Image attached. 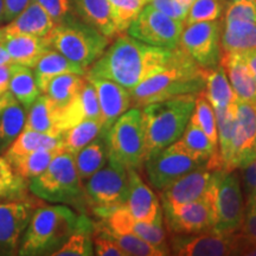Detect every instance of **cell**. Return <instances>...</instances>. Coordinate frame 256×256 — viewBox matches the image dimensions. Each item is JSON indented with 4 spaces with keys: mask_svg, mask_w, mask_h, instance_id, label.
Wrapping results in <instances>:
<instances>
[{
    "mask_svg": "<svg viewBox=\"0 0 256 256\" xmlns=\"http://www.w3.org/2000/svg\"><path fill=\"white\" fill-rule=\"evenodd\" d=\"M214 171L206 162L160 191L162 210H176L203 198L212 183Z\"/></svg>",
    "mask_w": 256,
    "mask_h": 256,
    "instance_id": "2e32d148",
    "label": "cell"
},
{
    "mask_svg": "<svg viewBox=\"0 0 256 256\" xmlns=\"http://www.w3.org/2000/svg\"><path fill=\"white\" fill-rule=\"evenodd\" d=\"M26 180L16 174L5 156H0V200L14 197L25 188Z\"/></svg>",
    "mask_w": 256,
    "mask_h": 256,
    "instance_id": "ee69618b",
    "label": "cell"
},
{
    "mask_svg": "<svg viewBox=\"0 0 256 256\" xmlns=\"http://www.w3.org/2000/svg\"><path fill=\"white\" fill-rule=\"evenodd\" d=\"M215 114L217 136H218V153L220 160H222L223 168L229 171L228 168L230 156H232L234 130H235L236 124V102L228 110H215Z\"/></svg>",
    "mask_w": 256,
    "mask_h": 256,
    "instance_id": "f35d334b",
    "label": "cell"
},
{
    "mask_svg": "<svg viewBox=\"0 0 256 256\" xmlns=\"http://www.w3.org/2000/svg\"><path fill=\"white\" fill-rule=\"evenodd\" d=\"M0 44L4 46L12 63L20 64L28 68H34L42 55L48 49H50L46 37L28 36V34L8 37L0 40Z\"/></svg>",
    "mask_w": 256,
    "mask_h": 256,
    "instance_id": "d4e9b609",
    "label": "cell"
},
{
    "mask_svg": "<svg viewBox=\"0 0 256 256\" xmlns=\"http://www.w3.org/2000/svg\"><path fill=\"white\" fill-rule=\"evenodd\" d=\"M196 96H178L140 108L146 139V158L180 139L194 113Z\"/></svg>",
    "mask_w": 256,
    "mask_h": 256,
    "instance_id": "3957f363",
    "label": "cell"
},
{
    "mask_svg": "<svg viewBox=\"0 0 256 256\" xmlns=\"http://www.w3.org/2000/svg\"><path fill=\"white\" fill-rule=\"evenodd\" d=\"M171 254L178 256H228L236 255V235L216 230L176 235L170 242Z\"/></svg>",
    "mask_w": 256,
    "mask_h": 256,
    "instance_id": "9a60e30c",
    "label": "cell"
},
{
    "mask_svg": "<svg viewBox=\"0 0 256 256\" xmlns=\"http://www.w3.org/2000/svg\"><path fill=\"white\" fill-rule=\"evenodd\" d=\"M83 215L66 206L38 208L19 246V255H51L78 228Z\"/></svg>",
    "mask_w": 256,
    "mask_h": 256,
    "instance_id": "277c9868",
    "label": "cell"
},
{
    "mask_svg": "<svg viewBox=\"0 0 256 256\" xmlns=\"http://www.w3.org/2000/svg\"><path fill=\"white\" fill-rule=\"evenodd\" d=\"M28 2H30V0H4L2 23H8L11 19H14Z\"/></svg>",
    "mask_w": 256,
    "mask_h": 256,
    "instance_id": "816d5d0a",
    "label": "cell"
},
{
    "mask_svg": "<svg viewBox=\"0 0 256 256\" xmlns=\"http://www.w3.org/2000/svg\"><path fill=\"white\" fill-rule=\"evenodd\" d=\"M223 52H243L256 48V23L224 20L220 32Z\"/></svg>",
    "mask_w": 256,
    "mask_h": 256,
    "instance_id": "83f0119b",
    "label": "cell"
},
{
    "mask_svg": "<svg viewBox=\"0 0 256 256\" xmlns=\"http://www.w3.org/2000/svg\"><path fill=\"white\" fill-rule=\"evenodd\" d=\"M94 230H98L106 236H108L115 244L121 249L124 256H162L165 252L159 248L150 244L138 236L132 234H120L113 232L108 228L104 222H100L95 226Z\"/></svg>",
    "mask_w": 256,
    "mask_h": 256,
    "instance_id": "e575fe53",
    "label": "cell"
},
{
    "mask_svg": "<svg viewBox=\"0 0 256 256\" xmlns=\"http://www.w3.org/2000/svg\"><path fill=\"white\" fill-rule=\"evenodd\" d=\"M5 63H12L11 58L6 52V50L4 49V46L0 44V64H5Z\"/></svg>",
    "mask_w": 256,
    "mask_h": 256,
    "instance_id": "11a10c76",
    "label": "cell"
},
{
    "mask_svg": "<svg viewBox=\"0 0 256 256\" xmlns=\"http://www.w3.org/2000/svg\"><path fill=\"white\" fill-rule=\"evenodd\" d=\"M36 2L49 14L55 24L76 16L72 11L70 0H36Z\"/></svg>",
    "mask_w": 256,
    "mask_h": 256,
    "instance_id": "bcb514c9",
    "label": "cell"
},
{
    "mask_svg": "<svg viewBox=\"0 0 256 256\" xmlns=\"http://www.w3.org/2000/svg\"><path fill=\"white\" fill-rule=\"evenodd\" d=\"M62 147V138L49 136L30 130H23L12 142V145L6 150L5 158L16 156H24L28 153L38 151V150H51Z\"/></svg>",
    "mask_w": 256,
    "mask_h": 256,
    "instance_id": "836d02e7",
    "label": "cell"
},
{
    "mask_svg": "<svg viewBox=\"0 0 256 256\" xmlns=\"http://www.w3.org/2000/svg\"><path fill=\"white\" fill-rule=\"evenodd\" d=\"M243 188L246 200H256V159L243 168Z\"/></svg>",
    "mask_w": 256,
    "mask_h": 256,
    "instance_id": "f907efd6",
    "label": "cell"
},
{
    "mask_svg": "<svg viewBox=\"0 0 256 256\" xmlns=\"http://www.w3.org/2000/svg\"><path fill=\"white\" fill-rule=\"evenodd\" d=\"M256 104L236 100V124L229 171L243 168L256 159Z\"/></svg>",
    "mask_w": 256,
    "mask_h": 256,
    "instance_id": "e0dca14e",
    "label": "cell"
},
{
    "mask_svg": "<svg viewBox=\"0 0 256 256\" xmlns=\"http://www.w3.org/2000/svg\"><path fill=\"white\" fill-rule=\"evenodd\" d=\"M2 17H4V0H0V24H2Z\"/></svg>",
    "mask_w": 256,
    "mask_h": 256,
    "instance_id": "6f0895ef",
    "label": "cell"
},
{
    "mask_svg": "<svg viewBox=\"0 0 256 256\" xmlns=\"http://www.w3.org/2000/svg\"><path fill=\"white\" fill-rule=\"evenodd\" d=\"M25 108L12 98L0 112V153L6 152L22 133L25 126Z\"/></svg>",
    "mask_w": 256,
    "mask_h": 256,
    "instance_id": "1f68e13d",
    "label": "cell"
},
{
    "mask_svg": "<svg viewBox=\"0 0 256 256\" xmlns=\"http://www.w3.org/2000/svg\"><path fill=\"white\" fill-rule=\"evenodd\" d=\"M62 147L51 150H38L24 156H16L6 158L14 168V172L24 180H31L46 171L56 156L62 153Z\"/></svg>",
    "mask_w": 256,
    "mask_h": 256,
    "instance_id": "4dcf8cb0",
    "label": "cell"
},
{
    "mask_svg": "<svg viewBox=\"0 0 256 256\" xmlns=\"http://www.w3.org/2000/svg\"><path fill=\"white\" fill-rule=\"evenodd\" d=\"M178 142L185 151L197 158L209 160L214 156H220L218 146L211 142L206 134L203 132V130L198 127L191 119Z\"/></svg>",
    "mask_w": 256,
    "mask_h": 256,
    "instance_id": "74e56055",
    "label": "cell"
},
{
    "mask_svg": "<svg viewBox=\"0 0 256 256\" xmlns=\"http://www.w3.org/2000/svg\"><path fill=\"white\" fill-rule=\"evenodd\" d=\"M118 34H122L152 0H108Z\"/></svg>",
    "mask_w": 256,
    "mask_h": 256,
    "instance_id": "b9f144b4",
    "label": "cell"
},
{
    "mask_svg": "<svg viewBox=\"0 0 256 256\" xmlns=\"http://www.w3.org/2000/svg\"><path fill=\"white\" fill-rule=\"evenodd\" d=\"M164 214L168 230L176 235H192L215 230L212 183L203 198L176 210L164 211Z\"/></svg>",
    "mask_w": 256,
    "mask_h": 256,
    "instance_id": "4fadbf2b",
    "label": "cell"
},
{
    "mask_svg": "<svg viewBox=\"0 0 256 256\" xmlns=\"http://www.w3.org/2000/svg\"><path fill=\"white\" fill-rule=\"evenodd\" d=\"M86 78L95 88L101 112L102 134H106L124 112L132 108L130 90L110 80L89 76H86Z\"/></svg>",
    "mask_w": 256,
    "mask_h": 256,
    "instance_id": "d6986e66",
    "label": "cell"
},
{
    "mask_svg": "<svg viewBox=\"0 0 256 256\" xmlns=\"http://www.w3.org/2000/svg\"><path fill=\"white\" fill-rule=\"evenodd\" d=\"M176 2H178L179 4H182V5H184V6H188V8H190L191 4L194 2V0H176Z\"/></svg>",
    "mask_w": 256,
    "mask_h": 256,
    "instance_id": "680465c9",
    "label": "cell"
},
{
    "mask_svg": "<svg viewBox=\"0 0 256 256\" xmlns=\"http://www.w3.org/2000/svg\"><path fill=\"white\" fill-rule=\"evenodd\" d=\"M206 162L209 160L197 158L185 151L177 140L162 151L147 156L144 166L150 184L160 192Z\"/></svg>",
    "mask_w": 256,
    "mask_h": 256,
    "instance_id": "30bf717a",
    "label": "cell"
},
{
    "mask_svg": "<svg viewBox=\"0 0 256 256\" xmlns=\"http://www.w3.org/2000/svg\"><path fill=\"white\" fill-rule=\"evenodd\" d=\"M110 159L128 170L142 171L146 160V139L140 108H130L104 134Z\"/></svg>",
    "mask_w": 256,
    "mask_h": 256,
    "instance_id": "8992f818",
    "label": "cell"
},
{
    "mask_svg": "<svg viewBox=\"0 0 256 256\" xmlns=\"http://www.w3.org/2000/svg\"><path fill=\"white\" fill-rule=\"evenodd\" d=\"M204 94L215 110H228L236 102L235 92L220 64L215 68L206 70Z\"/></svg>",
    "mask_w": 256,
    "mask_h": 256,
    "instance_id": "f546056e",
    "label": "cell"
},
{
    "mask_svg": "<svg viewBox=\"0 0 256 256\" xmlns=\"http://www.w3.org/2000/svg\"><path fill=\"white\" fill-rule=\"evenodd\" d=\"M51 49L87 70L100 58L110 40L74 16L55 24L46 36Z\"/></svg>",
    "mask_w": 256,
    "mask_h": 256,
    "instance_id": "5b68a950",
    "label": "cell"
},
{
    "mask_svg": "<svg viewBox=\"0 0 256 256\" xmlns=\"http://www.w3.org/2000/svg\"><path fill=\"white\" fill-rule=\"evenodd\" d=\"M100 119L101 112L98 106V95L94 86L88 81L84 83L78 94L60 108V130L62 134L68 128L75 126L84 120Z\"/></svg>",
    "mask_w": 256,
    "mask_h": 256,
    "instance_id": "7402d4cb",
    "label": "cell"
},
{
    "mask_svg": "<svg viewBox=\"0 0 256 256\" xmlns=\"http://www.w3.org/2000/svg\"><path fill=\"white\" fill-rule=\"evenodd\" d=\"M206 70L177 46L168 68L130 90L132 107L142 108L152 102L164 101L184 95H198L206 89Z\"/></svg>",
    "mask_w": 256,
    "mask_h": 256,
    "instance_id": "7a4b0ae2",
    "label": "cell"
},
{
    "mask_svg": "<svg viewBox=\"0 0 256 256\" xmlns=\"http://www.w3.org/2000/svg\"><path fill=\"white\" fill-rule=\"evenodd\" d=\"M128 192L124 206L133 218L142 222L153 223L162 218V209L160 200L148 185L140 177L139 171L128 170Z\"/></svg>",
    "mask_w": 256,
    "mask_h": 256,
    "instance_id": "ffe728a7",
    "label": "cell"
},
{
    "mask_svg": "<svg viewBox=\"0 0 256 256\" xmlns=\"http://www.w3.org/2000/svg\"><path fill=\"white\" fill-rule=\"evenodd\" d=\"M191 120L203 130L208 138L215 145L218 146V136H217V122L216 114L214 107L211 106L209 100L206 98L204 92H200L196 96V102H194V110L191 115Z\"/></svg>",
    "mask_w": 256,
    "mask_h": 256,
    "instance_id": "60d3db41",
    "label": "cell"
},
{
    "mask_svg": "<svg viewBox=\"0 0 256 256\" xmlns=\"http://www.w3.org/2000/svg\"><path fill=\"white\" fill-rule=\"evenodd\" d=\"M212 200L216 215V232L223 234L238 232L244 218L246 203L241 179L236 170H215Z\"/></svg>",
    "mask_w": 256,
    "mask_h": 256,
    "instance_id": "ba28073f",
    "label": "cell"
},
{
    "mask_svg": "<svg viewBox=\"0 0 256 256\" xmlns=\"http://www.w3.org/2000/svg\"><path fill=\"white\" fill-rule=\"evenodd\" d=\"M12 98H14V96L11 95V92H6L5 94L2 95V98H0V112H2V108H4L5 106L8 104L10 100H11Z\"/></svg>",
    "mask_w": 256,
    "mask_h": 256,
    "instance_id": "9f6ffc18",
    "label": "cell"
},
{
    "mask_svg": "<svg viewBox=\"0 0 256 256\" xmlns=\"http://www.w3.org/2000/svg\"><path fill=\"white\" fill-rule=\"evenodd\" d=\"M98 216L102 217V222L113 232L120 234H132L150 244L159 248L165 255H171L168 234L164 229V217L153 223L142 222L133 218L124 206H116L113 209L102 211Z\"/></svg>",
    "mask_w": 256,
    "mask_h": 256,
    "instance_id": "5bb4252c",
    "label": "cell"
},
{
    "mask_svg": "<svg viewBox=\"0 0 256 256\" xmlns=\"http://www.w3.org/2000/svg\"><path fill=\"white\" fill-rule=\"evenodd\" d=\"M224 20H243L256 23V2L242 0L229 2Z\"/></svg>",
    "mask_w": 256,
    "mask_h": 256,
    "instance_id": "f6af8a7d",
    "label": "cell"
},
{
    "mask_svg": "<svg viewBox=\"0 0 256 256\" xmlns=\"http://www.w3.org/2000/svg\"><path fill=\"white\" fill-rule=\"evenodd\" d=\"M92 246H94V254L98 256H124L121 249L118 247L112 240L98 230H94Z\"/></svg>",
    "mask_w": 256,
    "mask_h": 256,
    "instance_id": "681fc988",
    "label": "cell"
},
{
    "mask_svg": "<svg viewBox=\"0 0 256 256\" xmlns=\"http://www.w3.org/2000/svg\"><path fill=\"white\" fill-rule=\"evenodd\" d=\"M174 49L153 46L119 34L100 58L87 69L86 76L110 80L132 90L145 80L168 68Z\"/></svg>",
    "mask_w": 256,
    "mask_h": 256,
    "instance_id": "6da1fadb",
    "label": "cell"
},
{
    "mask_svg": "<svg viewBox=\"0 0 256 256\" xmlns=\"http://www.w3.org/2000/svg\"><path fill=\"white\" fill-rule=\"evenodd\" d=\"M148 4H151L153 8L159 10L160 12L168 16V17L177 19V20L183 22V23L186 19L188 8L179 4L176 0H152Z\"/></svg>",
    "mask_w": 256,
    "mask_h": 256,
    "instance_id": "7dc6e473",
    "label": "cell"
},
{
    "mask_svg": "<svg viewBox=\"0 0 256 256\" xmlns=\"http://www.w3.org/2000/svg\"><path fill=\"white\" fill-rule=\"evenodd\" d=\"M8 92L19 104L28 110V107L40 95L34 70H31L28 66L14 64V72L11 74V78L8 82Z\"/></svg>",
    "mask_w": 256,
    "mask_h": 256,
    "instance_id": "d6a6232c",
    "label": "cell"
},
{
    "mask_svg": "<svg viewBox=\"0 0 256 256\" xmlns=\"http://www.w3.org/2000/svg\"><path fill=\"white\" fill-rule=\"evenodd\" d=\"M184 23L147 4L127 28L128 34L148 46L176 49L180 42Z\"/></svg>",
    "mask_w": 256,
    "mask_h": 256,
    "instance_id": "8fae6325",
    "label": "cell"
},
{
    "mask_svg": "<svg viewBox=\"0 0 256 256\" xmlns=\"http://www.w3.org/2000/svg\"><path fill=\"white\" fill-rule=\"evenodd\" d=\"M32 69H34V78H36L40 92H46L48 83L56 76L69 72L86 75V72H87V70L82 68L81 66L72 62L62 54H60L58 51L51 49V48L42 55L36 66Z\"/></svg>",
    "mask_w": 256,
    "mask_h": 256,
    "instance_id": "4316f807",
    "label": "cell"
},
{
    "mask_svg": "<svg viewBox=\"0 0 256 256\" xmlns=\"http://www.w3.org/2000/svg\"><path fill=\"white\" fill-rule=\"evenodd\" d=\"M242 2V0H230V2ZM252 2H256V0H252Z\"/></svg>",
    "mask_w": 256,
    "mask_h": 256,
    "instance_id": "91938a15",
    "label": "cell"
},
{
    "mask_svg": "<svg viewBox=\"0 0 256 256\" xmlns=\"http://www.w3.org/2000/svg\"><path fill=\"white\" fill-rule=\"evenodd\" d=\"M14 63L0 64V98L8 92V82L14 72Z\"/></svg>",
    "mask_w": 256,
    "mask_h": 256,
    "instance_id": "f5cc1de1",
    "label": "cell"
},
{
    "mask_svg": "<svg viewBox=\"0 0 256 256\" xmlns=\"http://www.w3.org/2000/svg\"><path fill=\"white\" fill-rule=\"evenodd\" d=\"M128 185V168L108 159L104 168L86 180L83 191L89 203L95 206L94 212L98 215L102 211L124 206Z\"/></svg>",
    "mask_w": 256,
    "mask_h": 256,
    "instance_id": "9c48e42d",
    "label": "cell"
},
{
    "mask_svg": "<svg viewBox=\"0 0 256 256\" xmlns=\"http://www.w3.org/2000/svg\"><path fill=\"white\" fill-rule=\"evenodd\" d=\"M28 188L34 196L51 203H75L84 194L74 154L66 151L56 156L43 174L31 179Z\"/></svg>",
    "mask_w": 256,
    "mask_h": 256,
    "instance_id": "52a82bcc",
    "label": "cell"
},
{
    "mask_svg": "<svg viewBox=\"0 0 256 256\" xmlns=\"http://www.w3.org/2000/svg\"><path fill=\"white\" fill-rule=\"evenodd\" d=\"M86 82V75L70 72L62 74L48 83L44 94H46L60 108H62L78 94Z\"/></svg>",
    "mask_w": 256,
    "mask_h": 256,
    "instance_id": "8d00e7d4",
    "label": "cell"
},
{
    "mask_svg": "<svg viewBox=\"0 0 256 256\" xmlns=\"http://www.w3.org/2000/svg\"><path fill=\"white\" fill-rule=\"evenodd\" d=\"M24 130L60 136V108L46 94L40 95L28 110Z\"/></svg>",
    "mask_w": 256,
    "mask_h": 256,
    "instance_id": "484cf974",
    "label": "cell"
},
{
    "mask_svg": "<svg viewBox=\"0 0 256 256\" xmlns=\"http://www.w3.org/2000/svg\"><path fill=\"white\" fill-rule=\"evenodd\" d=\"M254 148H255V152H256V134H255V142H254Z\"/></svg>",
    "mask_w": 256,
    "mask_h": 256,
    "instance_id": "94428289",
    "label": "cell"
},
{
    "mask_svg": "<svg viewBox=\"0 0 256 256\" xmlns=\"http://www.w3.org/2000/svg\"><path fill=\"white\" fill-rule=\"evenodd\" d=\"M244 218L238 232L250 241H256V200H246Z\"/></svg>",
    "mask_w": 256,
    "mask_h": 256,
    "instance_id": "c3c4849f",
    "label": "cell"
},
{
    "mask_svg": "<svg viewBox=\"0 0 256 256\" xmlns=\"http://www.w3.org/2000/svg\"><path fill=\"white\" fill-rule=\"evenodd\" d=\"M220 32L222 24L218 19L184 25L179 46L200 68L212 69L218 66L222 56Z\"/></svg>",
    "mask_w": 256,
    "mask_h": 256,
    "instance_id": "7c38bea8",
    "label": "cell"
},
{
    "mask_svg": "<svg viewBox=\"0 0 256 256\" xmlns=\"http://www.w3.org/2000/svg\"><path fill=\"white\" fill-rule=\"evenodd\" d=\"M242 56L244 58L246 63H247L249 70H250L252 78H254L256 82V48H252V49H249L247 51H243Z\"/></svg>",
    "mask_w": 256,
    "mask_h": 256,
    "instance_id": "db71d44e",
    "label": "cell"
},
{
    "mask_svg": "<svg viewBox=\"0 0 256 256\" xmlns=\"http://www.w3.org/2000/svg\"><path fill=\"white\" fill-rule=\"evenodd\" d=\"M76 17L90 25L110 40L118 34L108 0H70Z\"/></svg>",
    "mask_w": 256,
    "mask_h": 256,
    "instance_id": "cb8c5ba5",
    "label": "cell"
},
{
    "mask_svg": "<svg viewBox=\"0 0 256 256\" xmlns=\"http://www.w3.org/2000/svg\"><path fill=\"white\" fill-rule=\"evenodd\" d=\"M220 64L223 66L236 100L256 104V82L241 52H222Z\"/></svg>",
    "mask_w": 256,
    "mask_h": 256,
    "instance_id": "603a6c76",
    "label": "cell"
},
{
    "mask_svg": "<svg viewBox=\"0 0 256 256\" xmlns=\"http://www.w3.org/2000/svg\"><path fill=\"white\" fill-rule=\"evenodd\" d=\"M102 133V121L100 119L84 120L68 128L60 134L62 146L66 152L75 154L80 150L92 142Z\"/></svg>",
    "mask_w": 256,
    "mask_h": 256,
    "instance_id": "d590c367",
    "label": "cell"
},
{
    "mask_svg": "<svg viewBox=\"0 0 256 256\" xmlns=\"http://www.w3.org/2000/svg\"><path fill=\"white\" fill-rule=\"evenodd\" d=\"M34 209L30 200L0 203V254H14L30 223Z\"/></svg>",
    "mask_w": 256,
    "mask_h": 256,
    "instance_id": "ac0fdd59",
    "label": "cell"
},
{
    "mask_svg": "<svg viewBox=\"0 0 256 256\" xmlns=\"http://www.w3.org/2000/svg\"><path fill=\"white\" fill-rule=\"evenodd\" d=\"M55 26V22L36 0L22 10L14 19L0 26V40L8 37L28 34V36L46 37Z\"/></svg>",
    "mask_w": 256,
    "mask_h": 256,
    "instance_id": "44dd1931",
    "label": "cell"
},
{
    "mask_svg": "<svg viewBox=\"0 0 256 256\" xmlns=\"http://www.w3.org/2000/svg\"><path fill=\"white\" fill-rule=\"evenodd\" d=\"M108 159L110 154H108L107 140L104 134L101 133L92 142L74 154L76 170L82 183L90 178L96 171L104 168L107 164Z\"/></svg>",
    "mask_w": 256,
    "mask_h": 256,
    "instance_id": "f1b7e54d",
    "label": "cell"
},
{
    "mask_svg": "<svg viewBox=\"0 0 256 256\" xmlns=\"http://www.w3.org/2000/svg\"><path fill=\"white\" fill-rule=\"evenodd\" d=\"M92 223L83 216L78 229L69 236L60 247L52 252V256H90L94 255Z\"/></svg>",
    "mask_w": 256,
    "mask_h": 256,
    "instance_id": "ab89813d",
    "label": "cell"
},
{
    "mask_svg": "<svg viewBox=\"0 0 256 256\" xmlns=\"http://www.w3.org/2000/svg\"><path fill=\"white\" fill-rule=\"evenodd\" d=\"M223 12V0H194L188 8L184 25L220 19Z\"/></svg>",
    "mask_w": 256,
    "mask_h": 256,
    "instance_id": "7bdbcfd3",
    "label": "cell"
}]
</instances>
